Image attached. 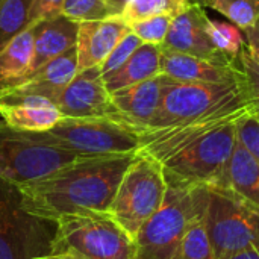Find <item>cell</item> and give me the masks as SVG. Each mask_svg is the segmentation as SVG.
<instances>
[{"instance_id":"obj_1","label":"cell","mask_w":259,"mask_h":259,"mask_svg":"<svg viewBox=\"0 0 259 259\" xmlns=\"http://www.w3.org/2000/svg\"><path fill=\"white\" fill-rule=\"evenodd\" d=\"M135 153L82 156L18 188L21 208L50 223L70 214H106Z\"/></svg>"},{"instance_id":"obj_2","label":"cell","mask_w":259,"mask_h":259,"mask_svg":"<svg viewBox=\"0 0 259 259\" xmlns=\"http://www.w3.org/2000/svg\"><path fill=\"white\" fill-rule=\"evenodd\" d=\"M244 115V114H243ZM243 115L140 134V150L155 158L167 178L205 187H225Z\"/></svg>"},{"instance_id":"obj_3","label":"cell","mask_w":259,"mask_h":259,"mask_svg":"<svg viewBox=\"0 0 259 259\" xmlns=\"http://www.w3.org/2000/svg\"><path fill=\"white\" fill-rule=\"evenodd\" d=\"M247 112H253L247 80L234 83H197L178 82L168 77L161 94L159 106L146 131L168 129Z\"/></svg>"},{"instance_id":"obj_4","label":"cell","mask_w":259,"mask_h":259,"mask_svg":"<svg viewBox=\"0 0 259 259\" xmlns=\"http://www.w3.org/2000/svg\"><path fill=\"white\" fill-rule=\"evenodd\" d=\"M167 191L158 211L135 237V259H173L190 225L206 209L208 187L167 178Z\"/></svg>"},{"instance_id":"obj_5","label":"cell","mask_w":259,"mask_h":259,"mask_svg":"<svg viewBox=\"0 0 259 259\" xmlns=\"http://www.w3.org/2000/svg\"><path fill=\"white\" fill-rule=\"evenodd\" d=\"M50 253L80 259H135V240L108 212L70 214L55 223Z\"/></svg>"},{"instance_id":"obj_6","label":"cell","mask_w":259,"mask_h":259,"mask_svg":"<svg viewBox=\"0 0 259 259\" xmlns=\"http://www.w3.org/2000/svg\"><path fill=\"white\" fill-rule=\"evenodd\" d=\"M36 140L80 156L129 155L140 150V134L114 117H62L44 132H30Z\"/></svg>"},{"instance_id":"obj_7","label":"cell","mask_w":259,"mask_h":259,"mask_svg":"<svg viewBox=\"0 0 259 259\" xmlns=\"http://www.w3.org/2000/svg\"><path fill=\"white\" fill-rule=\"evenodd\" d=\"M167 191L162 165L152 156L137 152L108 209L109 217L135 240L143 225L158 211Z\"/></svg>"},{"instance_id":"obj_8","label":"cell","mask_w":259,"mask_h":259,"mask_svg":"<svg viewBox=\"0 0 259 259\" xmlns=\"http://www.w3.org/2000/svg\"><path fill=\"white\" fill-rule=\"evenodd\" d=\"M205 225L215 259L259 250V209L228 188L208 187Z\"/></svg>"},{"instance_id":"obj_9","label":"cell","mask_w":259,"mask_h":259,"mask_svg":"<svg viewBox=\"0 0 259 259\" xmlns=\"http://www.w3.org/2000/svg\"><path fill=\"white\" fill-rule=\"evenodd\" d=\"M82 158L36 140L0 121V181L17 188L38 181Z\"/></svg>"},{"instance_id":"obj_10","label":"cell","mask_w":259,"mask_h":259,"mask_svg":"<svg viewBox=\"0 0 259 259\" xmlns=\"http://www.w3.org/2000/svg\"><path fill=\"white\" fill-rule=\"evenodd\" d=\"M15 185L0 181V259H35L50 253V222L26 212Z\"/></svg>"},{"instance_id":"obj_11","label":"cell","mask_w":259,"mask_h":259,"mask_svg":"<svg viewBox=\"0 0 259 259\" xmlns=\"http://www.w3.org/2000/svg\"><path fill=\"white\" fill-rule=\"evenodd\" d=\"M56 108L62 117H114L117 112L111 93L105 87L100 65L77 71L76 76L61 93ZM118 120V118H117Z\"/></svg>"},{"instance_id":"obj_12","label":"cell","mask_w":259,"mask_h":259,"mask_svg":"<svg viewBox=\"0 0 259 259\" xmlns=\"http://www.w3.org/2000/svg\"><path fill=\"white\" fill-rule=\"evenodd\" d=\"M209 17L205 12V6L199 3H191L179 15L173 17L168 33L161 44L162 49L209 59L222 64H240V61H232L223 53H220L208 33Z\"/></svg>"},{"instance_id":"obj_13","label":"cell","mask_w":259,"mask_h":259,"mask_svg":"<svg viewBox=\"0 0 259 259\" xmlns=\"http://www.w3.org/2000/svg\"><path fill=\"white\" fill-rule=\"evenodd\" d=\"M77 73L76 46L38 70L20 77L0 82V94L11 96H38L56 105L61 93Z\"/></svg>"},{"instance_id":"obj_14","label":"cell","mask_w":259,"mask_h":259,"mask_svg":"<svg viewBox=\"0 0 259 259\" xmlns=\"http://www.w3.org/2000/svg\"><path fill=\"white\" fill-rule=\"evenodd\" d=\"M161 73L178 82L234 83L244 82L246 74L240 64H222L209 59L167 50L161 47Z\"/></svg>"},{"instance_id":"obj_15","label":"cell","mask_w":259,"mask_h":259,"mask_svg":"<svg viewBox=\"0 0 259 259\" xmlns=\"http://www.w3.org/2000/svg\"><path fill=\"white\" fill-rule=\"evenodd\" d=\"M167 80L168 76L158 74L149 80L111 93L117 118L129 124L138 134L146 131L159 106Z\"/></svg>"},{"instance_id":"obj_16","label":"cell","mask_w":259,"mask_h":259,"mask_svg":"<svg viewBox=\"0 0 259 259\" xmlns=\"http://www.w3.org/2000/svg\"><path fill=\"white\" fill-rule=\"evenodd\" d=\"M129 32L131 27L121 17L79 23L76 39L77 71L102 65L112 49Z\"/></svg>"},{"instance_id":"obj_17","label":"cell","mask_w":259,"mask_h":259,"mask_svg":"<svg viewBox=\"0 0 259 259\" xmlns=\"http://www.w3.org/2000/svg\"><path fill=\"white\" fill-rule=\"evenodd\" d=\"M0 117L12 129L21 132H44L62 118L55 103L38 96L0 94Z\"/></svg>"},{"instance_id":"obj_18","label":"cell","mask_w":259,"mask_h":259,"mask_svg":"<svg viewBox=\"0 0 259 259\" xmlns=\"http://www.w3.org/2000/svg\"><path fill=\"white\" fill-rule=\"evenodd\" d=\"M79 23L58 15L33 26V55L24 74H29L76 46ZM23 76V74H21ZM20 77V76H18Z\"/></svg>"},{"instance_id":"obj_19","label":"cell","mask_w":259,"mask_h":259,"mask_svg":"<svg viewBox=\"0 0 259 259\" xmlns=\"http://www.w3.org/2000/svg\"><path fill=\"white\" fill-rule=\"evenodd\" d=\"M161 73V46L143 42L117 70L102 76L109 93L149 80Z\"/></svg>"},{"instance_id":"obj_20","label":"cell","mask_w":259,"mask_h":259,"mask_svg":"<svg viewBox=\"0 0 259 259\" xmlns=\"http://www.w3.org/2000/svg\"><path fill=\"white\" fill-rule=\"evenodd\" d=\"M234 196L259 209V162L238 141L234 147L225 187Z\"/></svg>"},{"instance_id":"obj_21","label":"cell","mask_w":259,"mask_h":259,"mask_svg":"<svg viewBox=\"0 0 259 259\" xmlns=\"http://www.w3.org/2000/svg\"><path fill=\"white\" fill-rule=\"evenodd\" d=\"M33 55V26L26 27L0 49V82L24 74Z\"/></svg>"},{"instance_id":"obj_22","label":"cell","mask_w":259,"mask_h":259,"mask_svg":"<svg viewBox=\"0 0 259 259\" xmlns=\"http://www.w3.org/2000/svg\"><path fill=\"white\" fill-rule=\"evenodd\" d=\"M191 3V0H132L124 8L120 17L127 24L156 15L176 17L182 11H185Z\"/></svg>"},{"instance_id":"obj_23","label":"cell","mask_w":259,"mask_h":259,"mask_svg":"<svg viewBox=\"0 0 259 259\" xmlns=\"http://www.w3.org/2000/svg\"><path fill=\"white\" fill-rule=\"evenodd\" d=\"M33 0H0V49L27 27Z\"/></svg>"},{"instance_id":"obj_24","label":"cell","mask_w":259,"mask_h":259,"mask_svg":"<svg viewBox=\"0 0 259 259\" xmlns=\"http://www.w3.org/2000/svg\"><path fill=\"white\" fill-rule=\"evenodd\" d=\"M205 211L190 225L173 259H215L206 232Z\"/></svg>"},{"instance_id":"obj_25","label":"cell","mask_w":259,"mask_h":259,"mask_svg":"<svg viewBox=\"0 0 259 259\" xmlns=\"http://www.w3.org/2000/svg\"><path fill=\"white\" fill-rule=\"evenodd\" d=\"M205 8L223 14L241 32L259 21V0H206Z\"/></svg>"},{"instance_id":"obj_26","label":"cell","mask_w":259,"mask_h":259,"mask_svg":"<svg viewBox=\"0 0 259 259\" xmlns=\"http://www.w3.org/2000/svg\"><path fill=\"white\" fill-rule=\"evenodd\" d=\"M208 33L214 47L232 61H240L243 50L246 49V39L243 32L229 23L211 20L208 23Z\"/></svg>"},{"instance_id":"obj_27","label":"cell","mask_w":259,"mask_h":259,"mask_svg":"<svg viewBox=\"0 0 259 259\" xmlns=\"http://www.w3.org/2000/svg\"><path fill=\"white\" fill-rule=\"evenodd\" d=\"M61 14L76 23L120 17L108 0H64Z\"/></svg>"},{"instance_id":"obj_28","label":"cell","mask_w":259,"mask_h":259,"mask_svg":"<svg viewBox=\"0 0 259 259\" xmlns=\"http://www.w3.org/2000/svg\"><path fill=\"white\" fill-rule=\"evenodd\" d=\"M171 20V15H156L140 21H134L129 24V27L143 42L161 46L168 33Z\"/></svg>"},{"instance_id":"obj_29","label":"cell","mask_w":259,"mask_h":259,"mask_svg":"<svg viewBox=\"0 0 259 259\" xmlns=\"http://www.w3.org/2000/svg\"><path fill=\"white\" fill-rule=\"evenodd\" d=\"M143 44V41L131 30L127 35H124L121 38V41L112 49V52L108 55V58L102 62L100 70H102V76L117 70L118 67H121L131 56L132 53Z\"/></svg>"},{"instance_id":"obj_30","label":"cell","mask_w":259,"mask_h":259,"mask_svg":"<svg viewBox=\"0 0 259 259\" xmlns=\"http://www.w3.org/2000/svg\"><path fill=\"white\" fill-rule=\"evenodd\" d=\"M237 138L259 162V118L247 112L237 121Z\"/></svg>"},{"instance_id":"obj_31","label":"cell","mask_w":259,"mask_h":259,"mask_svg":"<svg viewBox=\"0 0 259 259\" xmlns=\"http://www.w3.org/2000/svg\"><path fill=\"white\" fill-rule=\"evenodd\" d=\"M240 59H241L243 71L246 74V80H247L252 102H253V115L259 118V65L252 59L247 49L243 50Z\"/></svg>"},{"instance_id":"obj_32","label":"cell","mask_w":259,"mask_h":259,"mask_svg":"<svg viewBox=\"0 0 259 259\" xmlns=\"http://www.w3.org/2000/svg\"><path fill=\"white\" fill-rule=\"evenodd\" d=\"M64 0H33L32 8L29 12V20H27V27L35 26L39 21L55 18L61 15Z\"/></svg>"},{"instance_id":"obj_33","label":"cell","mask_w":259,"mask_h":259,"mask_svg":"<svg viewBox=\"0 0 259 259\" xmlns=\"http://www.w3.org/2000/svg\"><path fill=\"white\" fill-rule=\"evenodd\" d=\"M244 39H246V49L252 59L259 65V21L250 29L243 32Z\"/></svg>"},{"instance_id":"obj_34","label":"cell","mask_w":259,"mask_h":259,"mask_svg":"<svg viewBox=\"0 0 259 259\" xmlns=\"http://www.w3.org/2000/svg\"><path fill=\"white\" fill-rule=\"evenodd\" d=\"M132 0H108V3L112 6V9L115 11L117 15H121V12L124 11V8L131 3Z\"/></svg>"},{"instance_id":"obj_35","label":"cell","mask_w":259,"mask_h":259,"mask_svg":"<svg viewBox=\"0 0 259 259\" xmlns=\"http://www.w3.org/2000/svg\"><path fill=\"white\" fill-rule=\"evenodd\" d=\"M35 259H80L73 256V255H67V253H47V255H42V256H38Z\"/></svg>"},{"instance_id":"obj_36","label":"cell","mask_w":259,"mask_h":259,"mask_svg":"<svg viewBox=\"0 0 259 259\" xmlns=\"http://www.w3.org/2000/svg\"><path fill=\"white\" fill-rule=\"evenodd\" d=\"M229 259H259V250H249V252H243V253H238L235 256Z\"/></svg>"},{"instance_id":"obj_37","label":"cell","mask_w":259,"mask_h":259,"mask_svg":"<svg viewBox=\"0 0 259 259\" xmlns=\"http://www.w3.org/2000/svg\"><path fill=\"white\" fill-rule=\"evenodd\" d=\"M191 2H193V3H199V5H202V3H200V0H191Z\"/></svg>"},{"instance_id":"obj_38","label":"cell","mask_w":259,"mask_h":259,"mask_svg":"<svg viewBox=\"0 0 259 259\" xmlns=\"http://www.w3.org/2000/svg\"><path fill=\"white\" fill-rule=\"evenodd\" d=\"M200 3H202V6H205V3H206V0H200Z\"/></svg>"}]
</instances>
